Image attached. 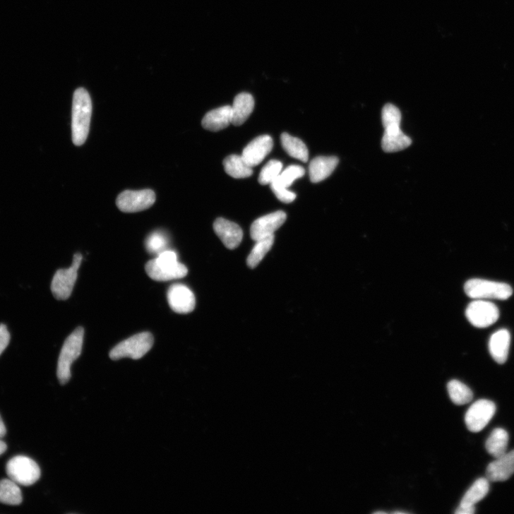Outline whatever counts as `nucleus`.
Returning a JSON list of instances; mask_svg holds the SVG:
<instances>
[{"label":"nucleus","mask_w":514,"mask_h":514,"mask_svg":"<svg viewBox=\"0 0 514 514\" xmlns=\"http://www.w3.org/2000/svg\"><path fill=\"white\" fill-rule=\"evenodd\" d=\"M92 112V104L88 92L78 89L73 96L72 114L73 141L75 145H83L88 139Z\"/></svg>","instance_id":"1"},{"label":"nucleus","mask_w":514,"mask_h":514,"mask_svg":"<svg viewBox=\"0 0 514 514\" xmlns=\"http://www.w3.org/2000/svg\"><path fill=\"white\" fill-rule=\"evenodd\" d=\"M145 270L151 279L157 282L181 279L188 273L186 267L178 261L177 253L169 249L162 251L156 258L149 261Z\"/></svg>","instance_id":"2"},{"label":"nucleus","mask_w":514,"mask_h":514,"mask_svg":"<svg viewBox=\"0 0 514 514\" xmlns=\"http://www.w3.org/2000/svg\"><path fill=\"white\" fill-rule=\"evenodd\" d=\"M85 330L78 328L64 342L57 364V377L61 384L67 383L71 378V366L81 355Z\"/></svg>","instance_id":"3"},{"label":"nucleus","mask_w":514,"mask_h":514,"mask_svg":"<svg viewBox=\"0 0 514 514\" xmlns=\"http://www.w3.org/2000/svg\"><path fill=\"white\" fill-rule=\"evenodd\" d=\"M154 345V337L150 333L136 335L117 345L109 352L112 360L128 357L135 360L143 358Z\"/></svg>","instance_id":"4"},{"label":"nucleus","mask_w":514,"mask_h":514,"mask_svg":"<svg viewBox=\"0 0 514 514\" xmlns=\"http://www.w3.org/2000/svg\"><path fill=\"white\" fill-rule=\"evenodd\" d=\"M467 295L474 299H508L513 294L510 285L482 279H472L465 285Z\"/></svg>","instance_id":"5"},{"label":"nucleus","mask_w":514,"mask_h":514,"mask_svg":"<svg viewBox=\"0 0 514 514\" xmlns=\"http://www.w3.org/2000/svg\"><path fill=\"white\" fill-rule=\"evenodd\" d=\"M83 261L81 253L73 257L72 266L56 272L51 285V290L57 300H66L71 297L78 276V270Z\"/></svg>","instance_id":"6"},{"label":"nucleus","mask_w":514,"mask_h":514,"mask_svg":"<svg viewBox=\"0 0 514 514\" xmlns=\"http://www.w3.org/2000/svg\"><path fill=\"white\" fill-rule=\"evenodd\" d=\"M9 478L22 486H31L36 483L41 476L37 464L25 456H17L11 459L6 467Z\"/></svg>","instance_id":"7"},{"label":"nucleus","mask_w":514,"mask_h":514,"mask_svg":"<svg viewBox=\"0 0 514 514\" xmlns=\"http://www.w3.org/2000/svg\"><path fill=\"white\" fill-rule=\"evenodd\" d=\"M155 201V193L152 189L126 190L118 196L116 204L121 212L134 213L149 209Z\"/></svg>","instance_id":"8"},{"label":"nucleus","mask_w":514,"mask_h":514,"mask_svg":"<svg viewBox=\"0 0 514 514\" xmlns=\"http://www.w3.org/2000/svg\"><path fill=\"white\" fill-rule=\"evenodd\" d=\"M470 323L478 328H486L496 323L499 317L498 307L489 301L475 299L466 309Z\"/></svg>","instance_id":"9"},{"label":"nucleus","mask_w":514,"mask_h":514,"mask_svg":"<svg viewBox=\"0 0 514 514\" xmlns=\"http://www.w3.org/2000/svg\"><path fill=\"white\" fill-rule=\"evenodd\" d=\"M495 404L487 400H480L473 404L465 416L468 429L472 432L483 430L493 418L496 412Z\"/></svg>","instance_id":"10"},{"label":"nucleus","mask_w":514,"mask_h":514,"mask_svg":"<svg viewBox=\"0 0 514 514\" xmlns=\"http://www.w3.org/2000/svg\"><path fill=\"white\" fill-rule=\"evenodd\" d=\"M167 300L171 309L178 313H188L196 308L195 294L181 284H175L169 287Z\"/></svg>","instance_id":"11"},{"label":"nucleus","mask_w":514,"mask_h":514,"mask_svg":"<svg viewBox=\"0 0 514 514\" xmlns=\"http://www.w3.org/2000/svg\"><path fill=\"white\" fill-rule=\"evenodd\" d=\"M287 220V215L283 211H277L263 216L255 220L250 229L251 237L257 241L274 234Z\"/></svg>","instance_id":"12"},{"label":"nucleus","mask_w":514,"mask_h":514,"mask_svg":"<svg viewBox=\"0 0 514 514\" xmlns=\"http://www.w3.org/2000/svg\"><path fill=\"white\" fill-rule=\"evenodd\" d=\"M273 140L269 136L255 138L243 150L242 157L251 167L259 165L273 148Z\"/></svg>","instance_id":"13"},{"label":"nucleus","mask_w":514,"mask_h":514,"mask_svg":"<svg viewBox=\"0 0 514 514\" xmlns=\"http://www.w3.org/2000/svg\"><path fill=\"white\" fill-rule=\"evenodd\" d=\"M514 474V450L506 453L490 463L486 470L489 482H505Z\"/></svg>","instance_id":"14"},{"label":"nucleus","mask_w":514,"mask_h":514,"mask_svg":"<svg viewBox=\"0 0 514 514\" xmlns=\"http://www.w3.org/2000/svg\"><path fill=\"white\" fill-rule=\"evenodd\" d=\"M214 230L225 246L229 249H236L243 239V231L234 222L223 218H218L214 222Z\"/></svg>","instance_id":"15"},{"label":"nucleus","mask_w":514,"mask_h":514,"mask_svg":"<svg viewBox=\"0 0 514 514\" xmlns=\"http://www.w3.org/2000/svg\"><path fill=\"white\" fill-rule=\"evenodd\" d=\"M381 146L386 153L402 151L412 145V140L405 135L400 125L389 126L384 128Z\"/></svg>","instance_id":"16"},{"label":"nucleus","mask_w":514,"mask_h":514,"mask_svg":"<svg viewBox=\"0 0 514 514\" xmlns=\"http://www.w3.org/2000/svg\"><path fill=\"white\" fill-rule=\"evenodd\" d=\"M339 164L337 157H318L309 165L311 181L318 183L329 177Z\"/></svg>","instance_id":"17"},{"label":"nucleus","mask_w":514,"mask_h":514,"mask_svg":"<svg viewBox=\"0 0 514 514\" xmlns=\"http://www.w3.org/2000/svg\"><path fill=\"white\" fill-rule=\"evenodd\" d=\"M510 344V335L507 330H498L491 336L489 349L491 357L498 364H503L506 361Z\"/></svg>","instance_id":"18"},{"label":"nucleus","mask_w":514,"mask_h":514,"mask_svg":"<svg viewBox=\"0 0 514 514\" xmlns=\"http://www.w3.org/2000/svg\"><path fill=\"white\" fill-rule=\"evenodd\" d=\"M231 109L232 107L227 105L209 112L202 121L203 126L212 132L224 130L232 123Z\"/></svg>","instance_id":"19"},{"label":"nucleus","mask_w":514,"mask_h":514,"mask_svg":"<svg viewBox=\"0 0 514 514\" xmlns=\"http://www.w3.org/2000/svg\"><path fill=\"white\" fill-rule=\"evenodd\" d=\"M254 108L253 97L246 92L236 96L232 107V124L234 126L243 124L252 113Z\"/></svg>","instance_id":"20"},{"label":"nucleus","mask_w":514,"mask_h":514,"mask_svg":"<svg viewBox=\"0 0 514 514\" xmlns=\"http://www.w3.org/2000/svg\"><path fill=\"white\" fill-rule=\"evenodd\" d=\"M508 434L501 428L495 429L486 442V448L489 455L496 459L506 453Z\"/></svg>","instance_id":"21"},{"label":"nucleus","mask_w":514,"mask_h":514,"mask_svg":"<svg viewBox=\"0 0 514 514\" xmlns=\"http://www.w3.org/2000/svg\"><path fill=\"white\" fill-rule=\"evenodd\" d=\"M224 167L227 174L235 179H243L253 174L252 167L249 166L242 156L232 155L225 159Z\"/></svg>","instance_id":"22"},{"label":"nucleus","mask_w":514,"mask_h":514,"mask_svg":"<svg viewBox=\"0 0 514 514\" xmlns=\"http://www.w3.org/2000/svg\"><path fill=\"white\" fill-rule=\"evenodd\" d=\"M256 244L247 257L246 263L251 269L255 268L264 259V257L272 249L275 242V235L256 241Z\"/></svg>","instance_id":"23"},{"label":"nucleus","mask_w":514,"mask_h":514,"mask_svg":"<svg viewBox=\"0 0 514 514\" xmlns=\"http://www.w3.org/2000/svg\"><path fill=\"white\" fill-rule=\"evenodd\" d=\"M282 145L291 157L303 162L309 160V151L306 145L299 139L285 133L281 136Z\"/></svg>","instance_id":"24"},{"label":"nucleus","mask_w":514,"mask_h":514,"mask_svg":"<svg viewBox=\"0 0 514 514\" xmlns=\"http://www.w3.org/2000/svg\"><path fill=\"white\" fill-rule=\"evenodd\" d=\"M489 491V481L487 478L477 479L464 496L460 506H474L487 495Z\"/></svg>","instance_id":"25"},{"label":"nucleus","mask_w":514,"mask_h":514,"mask_svg":"<svg viewBox=\"0 0 514 514\" xmlns=\"http://www.w3.org/2000/svg\"><path fill=\"white\" fill-rule=\"evenodd\" d=\"M450 398L457 405H465L473 400V393L467 385L458 380L450 381L447 384Z\"/></svg>","instance_id":"26"},{"label":"nucleus","mask_w":514,"mask_h":514,"mask_svg":"<svg viewBox=\"0 0 514 514\" xmlns=\"http://www.w3.org/2000/svg\"><path fill=\"white\" fill-rule=\"evenodd\" d=\"M22 501V492L17 483L11 479L0 481V503L17 506Z\"/></svg>","instance_id":"27"},{"label":"nucleus","mask_w":514,"mask_h":514,"mask_svg":"<svg viewBox=\"0 0 514 514\" xmlns=\"http://www.w3.org/2000/svg\"><path fill=\"white\" fill-rule=\"evenodd\" d=\"M145 246L148 252L159 255L162 251L167 250L168 246L167 237L162 231H155L148 237Z\"/></svg>","instance_id":"28"},{"label":"nucleus","mask_w":514,"mask_h":514,"mask_svg":"<svg viewBox=\"0 0 514 514\" xmlns=\"http://www.w3.org/2000/svg\"><path fill=\"white\" fill-rule=\"evenodd\" d=\"M304 174L305 169L302 167L291 165L282 172L279 177L273 182L287 189L296 179L302 177Z\"/></svg>","instance_id":"29"},{"label":"nucleus","mask_w":514,"mask_h":514,"mask_svg":"<svg viewBox=\"0 0 514 514\" xmlns=\"http://www.w3.org/2000/svg\"><path fill=\"white\" fill-rule=\"evenodd\" d=\"M283 165L278 160L270 161L262 169L259 182L263 185L270 184L282 172Z\"/></svg>","instance_id":"30"},{"label":"nucleus","mask_w":514,"mask_h":514,"mask_svg":"<svg viewBox=\"0 0 514 514\" xmlns=\"http://www.w3.org/2000/svg\"><path fill=\"white\" fill-rule=\"evenodd\" d=\"M382 123L383 127L400 125L402 114L400 110L392 104H386L382 109Z\"/></svg>","instance_id":"31"},{"label":"nucleus","mask_w":514,"mask_h":514,"mask_svg":"<svg viewBox=\"0 0 514 514\" xmlns=\"http://www.w3.org/2000/svg\"><path fill=\"white\" fill-rule=\"evenodd\" d=\"M271 184V189L276 196L277 199L284 203H291L296 199L297 196L295 193L287 190V188L282 187L273 182Z\"/></svg>","instance_id":"32"},{"label":"nucleus","mask_w":514,"mask_h":514,"mask_svg":"<svg viewBox=\"0 0 514 514\" xmlns=\"http://www.w3.org/2000/svg\"><path fill=\"white\" fill-rule=\"evenodd\" d=\"M11 341V335L5 325H0V355L6 349Z\"/></svg>","instance_id":"33"},{"label":"nucleus","mask_w":514,"mask_h":514,"mask_svg":"<svg viewBox=\"0 0 514 514\" xmlns=\"http://www.w3.org/2000/svg\"><path fill=\"white\" fill-rule=\"evenodd\" d=\"M475 511H476L475 506L467 507V506H460L459 508L455 511V513H457V514H472V513H475Z\"/></svg>","instance_id":"34"},{"label":"nucleus","mask_w":514,"mask_h":514,"mask_svg":"<svg viewBox=\"0 0 514 514\" xmlns=\"http://www.w3.org/2000/svg\"><path fill=\"white\" fill-rule=\"evenodd\" d=\"M6 434V427L3 421L1 416H0V438L5 436Z\"/></svg>","instance_id":"35"},{"label":"nucleus","mask_w":514,"mask_h":514,"mask_svg":"<svg viewBox=\"0 0 514 514\" xmlns=\"http://www.w3.org/2000/svg\"><path fill=\"white\" fill-rule=\"evenodd\" d=\"M6 450L7 444L4 441L0 440V455H2L4 453H5Z\"/></svg>","instance_id":"36"},{"label":"nucleus","mask_w":514,"mask_h":514,"mask_svg":"<svg viewBox=\"0 0 514 514\" xmlns=\"http://www.w3.org/2000/svg\"><path fill=\"white\" fill-rule=\"evenodd\" d=\"M393 513H400H400H407V512H403V511H395V512H393Z\"/></svg>","instance_id":"37"},{"label":"nucleus","mask_w":514,"mask_h":514,"mask_svg":"<svg viewBox=\"0 0 514 514\" xmlns=\"http://www.w3.org/2000/svg\"><path fill=\"white\" fill-rule=\"evenodd\" d=\"M374 513L378 514V513H387L384 511H376Z\"/></svg>","instance_id":"38"}]
</instances>
